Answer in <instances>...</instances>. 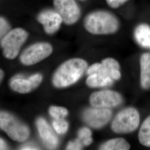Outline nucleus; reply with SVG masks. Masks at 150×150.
<instances>
[{"mask_svg":"<svg viewBox=\"0 0 150 150\" xmlns=\"http://www.w3.org/2000/svg\"><path fill=\"white\" fill-rule=\"evenodd\" d=\"M84 59L75 58L67 60L61 64L54 74L52 83L57 88H64L77 82L87 69Z\"/></svg>","mask_w":150,"mask_h":150,"instance_id":"f257e3e1","label":"nucleus"},{"mask_svg":"<svg viewBox=\"0 0 150 150\" xmlns=\"http://www.w3.org/2000/svg\"><path fill=\"white\" fill-rule=\"evenodd\" d=\"M83 24L86 30L94 35L112 34L119 28L117 18L105 10L91 12L85 18Z\"/></svg>","mask_w":150,"mask_h":150,"instance_id":"f03ea898","label":"nucleus"},{"mask_svg":"<svg viewBox=\"0 0 150 150\" xmlns=\"http://www.w3.org/2000/svg\"><path fill=\"white\" fill-rule=\"evenodd\" d=\"M0 129L15 141L22 142L28 139L30 131L27 126L10 113L0 112Z\"/></svg>","mask_w":150,"mask_h":150,"instance_id":"7ed1b4c3","label":"nucleus"},{"mask_svg":"<svg viewBox=\"0 0 150 150\" xmlns=\"http://www.w3.org/2000/svg\"><path fill=\"white\" fill-rule=\"evenodd\" d=\"M27 38V32L21 28H16L10 31L1 42L4 56L7 59H15Z\"/></svg>","mask_w":150,"mask_h":150,"instance_id":"20e7f679","label":"nucleus"},{"mask_svg":"<svg viewBox=\"0 0 150 150\" xmlns=\"http://www.w3.org/2000/svg\"><path fill=\"white\" fill-rule=\"evenodd\" d=\"M139 115L134 108L129 107L120 111L113 121L111 128L117 134H128L139 125Z\"/></svg>","mask_w":150,"mask_h":150,"instance_id":"39448f33","label":"nucleus"},{"mask_svg":"<svg viewBox=\"0 0 150 150\" xmlns=\"http://www.w3.org/2000/svg\"><path fill=\"white\" fill-rule=\"evenodd\" d=\"M53 51L52 46L47 42L33 44L26 48L20 56L22 64L30 66L36 64L51 55Z\"/></svg>","mask_w":150,"mask_h":150,"instance_id":"423d86ee","label":"nucleus"},{"mask_svg":"<svg viewBox=\"0 0 150 150\" xmlns=\"http://www.w3.org/2000/svg\"><path fill=\"white\" fill-rule=\"evenodd\" d=\"M54 5L65 24L73 25L79 20L80 8L75 0H54Z\"/></svg>","mask_w":150,"mask_h":150,"instance_id":"0eeeda50","label":"nucleus"},{"mask_svg":"<svg viewBox=\"0 0 150 150\" xmlns=\"http://www.w3.org/2000/svg\"><path fill=\"white\" fill-rule=\"evenodd\" d=\"M90 102L93 107L108 108L120 105L122 102V98L115 91L104 90L93 93Z\"/></svg>","mask_w":150,"mask_h":150,"instance_id":"6e6552de","label":"nucleus"},{"mask_svg":"<svg viewBox=\"0 0 150 150\" xmlns=\"http://www.w3.org/2000/svg\"><path fill=\"white\" fill-rule=\"evenodd\" d=\"M120 64L116 59L107 58L103 59L101 63L91 65L87 70V75L98 74L106 76L113 80H118L121 77Z\"/></svg>","mask_w":150,"mask_h":150,"instance_id":"1a4fd4ad","label":"nucleus"},{"mask_svg":"<svg viewBox=\"0 0 150 150\" xmlns=\"http://www.w3.org/2000/svg\"><path fill=\"white\" fill-rule=\"evenodd\" d=\"M112 112L106 108L93 107L87 109L83 113V119L89 126L95 129L101 128L110 120Z\"/></svg>","mask_w":150,"mask_h":150,"instance_id":"9d476101","label":"nucleus"},{"mask_svg":"<svg viewBox=\"0 0 150 150\" xmlns=\"http://www.w3.org/2000/svg\"><path fill=\"white\" fill-rule=\"evenodd\" d=\"M37 19L43 25L45 31L50 35L57 32L63 22L59 13L52 10L42 11L38 14Z\"/></svg>","mask_w":150,"mask_h":150,"instance_id":"9b49d317","label":"nucleus"},{"mask_svg":"<svg viewBox=\"0 0 150 150\" xmlns=\"http://www.w3.org/2000/svg\"><path fill=\"white\" fill-rule=\"evenodd\" d=\"M42 81V76L40 74L32 75L28 79L16 77L11 81L12 90L20 93H27L39 86Z\"/></svg>","mask_w":150,"mask_h":150,"instance_id":"f8f14e48","label":"nucleus"},{"mask_svg":"<svg viewBox=\"0 0 150 150\" xmlns=\"http://www.w3.org/2000/svg\"><path fill=\"white\" fill-rule=\"evenodd\" d=\"M38 131L45 145L50 149H54L59 144V139L54 134L46 121L39 118L36 122Z\"/></svg>","mask_w":150,"mask_h":150,"instance_id":"ddd939ff","label":"nucleus"},{"mask_svg":"<svg viewBox=\"0 0 150 150\" xmlns=\"http://www.w3.org/2000/svg\"><path fill=\"white\" fill-rule=\"evenodd\" d=\"M141 83L144 89L150 88V54H142L140 59Z\"/></svg>","mask_w":150,"mask_h":150,"instance_id":"4468645a","label":"nucleus"},{"mask_svg":"<svg viewBox=\"0 0 150 150\" xmlns=\"http://www.w3.org/2000/svg\"><path fill=\"white\" fill-rule=\"evenodd\" d=\"M134 38L138 43L144 47L150 48V27L146 24H141L136 28Z\"/></svg>","mask_w":150,"mask_h":150,"instance_id":"2eb2a0df","label":"nucleus"},{"mask_svg":"<svg viewBox=\"0 0 150 150\" xmlns=\"http://www.w3.org/2000/svg\"><path fill=\"white\" fill-rule=\"evenodd\" d=\"M113 82L111 78L98 74H93L88 75L86 80L87 85L91 87H99L110 86Z\"/></svg>","mask_w":150,"mask_h":150,"instance_id":"dca6fc26","label":"nucleus"},{"mask_svg":"<svg viewBox=\"0 0 150 150\" xmlns=\"http://www.w3.org/2000/svg\"><path fill=\"white\" fill-rule=\"evenodd\" d=\"M130 149L129 142L123 138H116L103 144L100 149L103 150H127Z\"/></svg>","mask_w":150,"mask_h":150,"instance_id":"f3484780","label":"nucleus"},{"mask_svg":"<svg viewBox=\"0 0 150 150\" xmlns=\"http://www.w3.org/2000/svg\"><path fill=\"white\" fill-rule=\"evenodd\" d=\"M139 139L142 145L150 147V116L142 123L139 129Z\"/></svg>","mask_w":150,"mask_h":150,"instance_id":"a211bd4d","label":"nucleus"},{"mask_svg":"<svg viewBox=\"0 0 150 150\" xmlns=\"http://www.w3.org/2000/svg\"><path fill=\"white\" fill-rule=\"evenodd\" d=\"M78 136L83 145L86 146L91 145L93 141L91 130L87 127L80 129L78 132Z\"/></svg>","mask_w":150,"mask_h":150,"instance_id":"6ab92c4d","label":"nucleus"},{"mask_svg":"<svg viewBox=\"0 0 150 150\" xmlns=\"http://www.w3.org/2000/svg\"><path fill=\"white\" fill-rule=\"evenodd\" d=\"M52 125L58 134H64L69 129V123L64 118L54 119Z\"/></svg>","mask_w":150,"mask_h":150,"instance_id":"aec40b11","label":"nucleus"},{"mask_svg":"<svg viewBox=\"0 0 150 150\" xmlns=\"http://www.w3.org/2000/svg\"><path fill=\"white\" fill-rule=\"evenodd\" d=\"M49 113L54 119L64 118L69 114L68 110L63 107L51 106L49 108Z\"/></svg>","mask_w":150,"mask_h":150,"instance_id":"412c9836","label":"nucleus"},{"mask_svg":"<svg viewBox=\"0 0 150 150\" xmlns=\"http://www.w3.org/2000/svg\"><path fill=\"white\" fill-rule=\"evenodd\" d=\"M10 25L5 18L0 17V40H2L10 31Z\"/></svg>","mask_w":150,"mask_h":150,"instance_id":"4be33fe9","label":"nucleus"},{"mask_svg":"<svg viewBox=\"0 0 150 150\" xmlns=\"http://www.w3.org/2000/svg\"><path fill=\"white\" fill-rule=\"evenodd\" d=\"M83 144L79 139L70 141L66 147L67 150H82Z\"/></svg>","mask_w":150,"mask_h":150,"instance_id":"5701e85b","label":"nucleus"},{"mask_svg":"<svg viewBox=\"0 0 150 150\" xmlns=\"http://www.w3.org/2000/svg\"><path fill=\"white\" fill-rule=\"evenodd\" d=\"M107 5L113 8H117L129 0H106Z\"/></svg>","mask_w":150,"mask_h":150,"instance_id":"b1692460","label":"nucleus"},{"mask_svg":"<svg viewBox=\"0 0 150 150\" xmlns=\"http://www.w3.org/2000/svg\"><path fill=\"white\" fill-rule=\"evenodd\" d=\"M7 146L4 140L0 138V150H7Z\"/></svg>","mask_w":150,"mask_h":150,"instance_id":"393cba45","label":"nucleus"},{"mask_svg":"<svg viewBox=\"0 0 150 150\" xmlns=\"http://www.w3.org/2000/svg\"><path fill=\"white\" fill-rule=\"evenodd\" d=\"M22 150H38V147L32 146H26L21 148Z\"/></svg>","mask_w":150,"mask_h":150,"instance_id":"a878e982","label":"nucleus"},{"mask_svg":"<svg viewBox=\"0 0 150 150\" xmlns=\"http://www.w3.org/2000/svg\"><path fill=\"white\" fill-rule=\"evenodd\" d=\"M4 78V72L2 70L0 69V84L2 82Z\"/></svg>","mask_w":150,"mask_h":150,"instance_id":"bb28decb","label":"nucleus"}]
</instances>
